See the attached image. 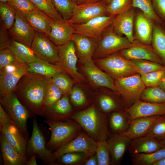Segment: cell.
<instances>
[{
  "instance_id": "6da1fadb",
  "label": "cell",
  "mask_w": 165,
  "mask_h": 165,
  "mask_svg": "<svg viewBox=\"0 0 165 165\" xmlns=\"http://www.w3.org/2000/svg\"><path fill=\"white\" fill-rule=\"evenodd\" d=\"M52 78L28 72L20 79L14 92L34 115L42 116L46 107L45 95Z\"/></svg>"
},
{
  "instance_id": "7a4b0ae2",
  "label": "cell",
  "mask_w": 165,
  "mask_h": 165,
  "mask_svg": "<svg viewBox=\"0 0 165 165\" xmlns=\"http://www.w3.org/2000/svg\"><path fill=\"white\" fill-rule=\"evenodd\" d=\"M107 114L93 104L87 108L74 112L69 119L79 123L82 130L98 142L107 140L112 135L108 129V117Z\"/></svg>"
},
{
  "instance_id": "3957f363",
  "label": "cell",
  "mask_w": 165,
  "mask_h": 165,
  "mask_svg": "<svg viewBox=\"0 0 165 165\" xmlns=\"http://www.w3.org/2000/svg\"><path fill=\"white\" fill-rule=\"evenodd\" d=\"M44 121L49 125L51 132L46 147L53 152L70 142L82 130L79 123L71 119L55 123Z\"/></svg>"
},
{
  "instance_id": "277c9868",
  "label": "cell",
  "mask_w": 165,
  "mask_h": 165,
  "mask_svg": "<svg viewBox=\"0 0 165 165\" xmlns=\"http://www.w3.org/2000/svg\"><path fill=\"white\" fill-rule=\"evenodd\" d=\"M0 104L28 141L27 121L34 115L22 104L14 92L0 97Z\"/></svg>"
},
{
  "instance_id": "5b68a950",
  "label": "cell",
  "mask_w": 165,
  "mask_h": 165,
  "mask_svg": "<svg viewBox=\"0 0 165 165\" xmlns=\"http://www.w3.org/2000/svg\"><path fill=\"white\" fill-rule=\"evenodd\" d=\"M101 70L115 80L139 74L129 60L116 53L94 61Z\"/></svg>"
},
{
  "instance_id": "8992f818",
  "label": "cell",
  "mask_w": 165,
  "mask_h": 165,
  "mask_svg": "<svg viewBox=\"0 0 165 165\" xmlns=\"http://www.w3.org/2000/svg\"><path fill=\"white\" fill-rule=\"evenodd\" d=\"M132 45L127 38L117 33L111 25L101 35L93 57L95 59L105 57L129 48Z\"/></svg>"
},
{
  "instance_id": "52a82bcc",
  "label": "cell",
  "mask_w": 165,
  "mask_h": 165,
  "mask_svg": "<svg viewBox=\"0 0 165 165\" xmlns=\"http://www.w3.org/2000/svg\"><path fill=\"white\" fill-rule=\"evenodd\" d=\"M114 81L117 92L121 95L126 108L130 107L136 101L140 99L143 91L146 87L139 74L116 79Z\"/></svg>"
},
{
  "instance_id": "ba28073f",
  "label": "cell",
  "mask_w": 165,
  "mask_h": 165,
  "mask_svg": "<svg viewBox=\"0 0 165 165\" xmlns=\"http://www.w3.org/2000/svg\"><path fill=\"white\" fill-rule=\"evenodd\" d=\"M44 163L53 165L54 160L53 152L47 148L44 136L35 118L32 121V130L31 138L27 141L26 154L28 160L33 154Z\"/></svg>"
},
{
  "instance_id": "9c48e42d",
  "label": "cell",
  "mask_w": 165,
  "mask_h": 165,
  "mask_svg": "<svg viewBox=\"0 0 165 165\" xmlns=\"http://www.w3.org/2000/svg\"><path fill=\"white\" fill-rule=\"evenodd\" d=\"M27 64L16 61L0 69V97L13 92L19 81L27 72Z\"/></svg>"
},
{
  "instance_id": "30bf717a",
  "label": "cell",
  "mask_w": 165,
  "mask_h": 165,
  "mask_svg": "<svg viewBox=\"0 0 165 165\" xmlns=\"http://www.w3.org/2000/svg\"><path fill=\"white\" fill-rule=\"evenodd\" d=\"M31 49L39 59L60 65L57 46L46 34L36 31Z\"/></svg>"
},
{
  "instance_id": "8fae6325",
  "label": "cell",
  "mask_w": 165,
  "mask_h": 165,
  "mask_svg": "<svg viewBox=\"0 0 165 165\" xmlns=\"http://www.w3.org/2000/svg\"><path fill=\"white\" fill-rule=\"evenodd\" d=\"M97 144V141L82 130L75 138L53 152L54 161L61 155L72 152H83L89 158L96 153Z\"/></svg>"
},
{
  "instance_id": "7c38bea8",
  "label": "cell",
  "mask_w": 165,
  "mask_h": 165,
  "mask_svg": "<svg viewBox=\"0 0 165 165\" xmlns=\"http://www.w3.org/2000/svg\"><path fill=\"white\" fill-rule=\"evenodd\" d=\"M116 16H102L83 23L72 24L75 28V33L87 36L97 42L104 32L112 24Z\"/></svg>"
},
{
  "instance_id": "4fadbf2b",
  "label": "cell",
  "mask_w": 165,
  "mask_h": 165,
  "mask_svg": "<svg viewBox=\"0 0 165 165\" xmlns=\"http://www.w3.org/2000/svg\"><path fill=\"white\" fill-rule=\"evenodd\" d=\"M60 58V64L64 71L76 82H83L84 79L78 72L76 64L78 58L75 44L70 40L65 44L57 46Z\"/></svg>"
},
{
  "instance_id": "5bb4252c",
  "label": "cell",
  "mask_w": 165,
  "mask_h": 165,
  "mask_svg": "<svg viewBox=\"0 0 165 165\" xmlns=\"http://www.w3.org/2000/svg\"><path fill=\"white\" fill-rule=\"evenodd\" d=\"M108 5L104 0L82 5L76 4L73 15L68 20L71 24H81L99 16L108 15Z\"/></svg>"
},
{
  "instance_id": "9a60e30c",
  "label": "cell",
  "mask_w": 165,
  "mask_h": 165,
  "mask_svg": "<svg viewBox=\"0 0 165 165\" xmlns=\"http://www.w3.org/2000/svg\"><path fill=\"white\" fill-rule=\"evenodd\" d=\"M118 53L129 60H148L165 65L162 60L152 46L145 44L135 39L132 42L130 47L122 50Z\"/></svg>"
},
{
  "instance_id": "2e32d148",
  "label": "cell",
  "mask_w": 165,
  "mask_h": 165,
  "mask_svg": "<svg viewBox=\"0 0 165 165\" xmlns=\"http://www.w3.org/2000/svg\"><path fill=\"white\" fill-rule=\"evenodd\" d=\"M9 31L13 39L31 48L36 31L29 24L24 13L16 10L14 23Z\"/></svg>"
},
{
  "instance_id": "e0dca14e",
  "label": "cell",
  "mask_w": 165,
  "mask_h": 165,
  "mask_svg": "<svg viewBox=\"0 0 165 165\" xmlns=\"http://www.w3.org/2000/svg\"><path fill=\"white\" fill-rule=\"evenodd\" d=\"M74 113L69 96H64L55 103L46 107L42 116L47 121L55 123L69 119Z\"/></svg>"
},
{
  "instance_id": "ac0fdd59",
  "label": "cell",
  "mask_w": 165,
  "mask_h": 165,
  "mask_svg": "<svg viewBox=\"0 0 165 165\" xmlns=\"http://www.w3.org/2000/svg\"><path fill=\"white\" fill-rule=\"evenodd\" d=\"M82 69L86 77L94 85L97 87H104L117 92L113 79L100 69L91 59L86 62Z\"/></svg>"
},
{
  "instance_id": "d6986e66",
  "label": "cell",
  "mask_w": 165,
  "mask_h": 165,
  "mask_svg": "<svg viewBox=\"0 0 165 165\" xmlns=\"http://www.w3.org/2000/svg\"><path fill=\"white\" fill-rule=\"evenodd\" d=\"M125 110L131 119L141 117L165 115V103H156L139 99Z\"/></svg>"
},
{
  "instance_id": "ffe728a7",
  "label": "cell",
  "mask_w": 165,
  "mask_h": 165,
  "mask_svg": "<svg viewBox=\"0 0 165 165\" xmlns=\"http://www.w3.org/2000/svg\"><path fill=\"white\" fill-rule=\"evenodd\" d=\"M0 133L7 141L28 161L26 148L28 140L13 121L0 124Z\"/></svg>"
},
{
  "instance_id": "44dd1931",
  "label": "cell",
  "mask_w": 165,
  "mask_h": 165,
  "mask_svg": "<svg viewBox=\"0 0 165 165\" xmlns=\"http://www.w3.org/2000/svg\"><path fill=\"white\" fill-rule=\"evenodd\" d=\"M135 8L116 15L111 25L118 34L127 38L131 42L135 40L134 22L136 14Z\"/></svg>"
},
{
  "instance_id": "7402d4cb",
  "label": "cell",
  "mask_w": 165,
  "mask_h": 165,
  "mask_svg": "<svg viewBox=\"0 0 165 165\" xmlns=\"http://www.w3.org/2000/svg\"><path fill=\"white\" fill-rule=\"evenodd\" d=\"M154 23L141 11L136 13L134 27L135 39L145 44L150 45Z\"/></svg>"
},
{
  "instance_id": "603a6c76",
  "label": "cell",
  "mask_w": 165,
  "mask_h": 165,
  "mask_svg": "<svg viewBox=\"0 0 165 165\" xmlns=\"http://www.w3.org/2000/svg\"><path fill=\"white\" fill-rule=\"evenodd\" d=\"M75 29L68 20L63 19L54 20L48 36L57 46L62 45L71 40Z\"/></svg>"
},
{
  "instance_id": "cb8c5ba5",
  "label": "cell",
  "mask_w": 165,
  "mask_h": 165,
  "mask_svg": "<svg viewBox=\"0 0 165 165\" xmlns=\"http://www.w3.org/2000/svg\"><path fill=\"white\" fill-rule=\"evenodd\" d=\"M132 139L121 134L111 135L107 140L110 152L111 165H119Z\"/></svg>"
},
{
  "instance_id": "d4e9b609",
  "label": "cell",
  "mask_w": 165,
  "mask_h": 165,
  "mask_svg": "<svg viewBox=\"0 0 165 165\" xmlns=\"http://www.w3.org/2000/svg\"><path fill=\"white\" fill-rule=\"evenodd\" d=\"M75 46L79 61L82 64L92 59L97 42L93 39L82 35L74 33L72 38Z\"/></svg>"
},
{
  "instance_id": "484cf974",
  "label": "cell",
  "mask_w": 165,
  "mask_h": 165,
  "mask_svg": "<svg viewBox=\"0 0 165 165\" xmlns=\"http://www.w3.org/2000/svg\"><path fill=\"white\" fill-rule=\"evenodd\" d=\"M160 116L141 117L131 119L127 129L120 134L126 136L132 140L146 136Z\"/></svg>"
},
{
  "instance_id": "4316f807",
  "label": "cell",
  "mask_w": 165,
  "mask_h": 165,
  "mask_svg": "<svg viewBox=\"0 0 165 165\" xmlns=\"http://www.w3.org/2000/svg\"><path fill=\"white\" fill-rule=\"evenodd\" d=\"M163 147L160 141L149 136H145L132 139L128 150L131 156L154 152Z\"/></svg>"
},
{
  "instance_id": "83f0119b",
  "label": "cell",
  "mask_w": 165,
  "mask_h": 165,
  "mask_svg": "<svg viewBox=\"0 0 165 165\" xmlns=\"http://www.w3.org/2000/svg\"><path fill=\"white\" fill-rule=\"evenodd\" d=\"M28 22L36 32L48 35L54 21L42 11L38 10L24 14Z\"/></svg>"
},
{
  "instance_id": "f1b7e54d",
  "label": "cell",
  "mask_w": 165,
  "mask_h": 165,
  "mask_svg": "<svg viewBox=\"0 0 165 165\" xmlns=\"http://www.w3.org/2000/svg\"><path fill=\"white\" fill-rule=\"evenodd\" d=\"M2 155L4 165H26L27 160L6 140L0 133Z\"/></svg>"
},
{
  "instance_id": "f546056e",
  "label": "cell",
  "mask_w": 165,
  "mask_h": 165,
  "mask_svg": "<svg viewBox=\"0 0 165 165\" xmlns=\"http://www.w3.org/2000/svg\"><path fill=\"white\" fill-rule=\"evenodd\" d=\"M108 117L109 126L114 134H120L125 131L131 120L129 115L125 110L112 112Z\"/></svg>"
},
{
  "instance_id": "4dcf8cb0",
  "label": "cell",
  "mask_w": 165,
  "mask_h": 165,
  "mask_svg": "<svg viewBox=\"0 0 165 165\" xmlns=\"http://www.w3.org/2000/svg\"><path fill=\"white\" fill-rule=\"evenodd\" d=\"M99 109L107 114L116 111L125 110L126 108L123 99L108 94H100L96 99Z\"/></svg>"
},
{
  "instance_id": "1f68e13d",
  "label": "cell",
  "mask_w": 165,
  "mask_h": 165,
  "mask_svg": "<svg viewBox=\"0 0 165 165\" xmlns=\"http://www.w3.org/2000/svg\"><path fill=\"white\" fill-rule=\"evenodd\" d=\"M28 72L52 78L63 72H65L61 65L52 64L39 60L27 64Z\"/></svg>"
},
{
  "instance_id": "d6a6232c",
  "label": "cell",
  "mask_w": 165,
  "mask_h": 165,
  "mask_svg": "<svg viewBox=\"0 0 165 165\" xmlns=\"http://www.w3.org/2000/svg\"><path fill=\"white\" fill-rule=\"evenodd\" d=\"M9 48L14 54L16 61L22 63L27 64L40 60L30 48L13 39Z\"/></svg>"
},
{
  "instance_id": "836d02e7",
  "label": "cell",
  "mask_w": 165,
  "mask_h": 165,
  "mask_svg": "<svg viewBox=\"0 0 165 165\" xmlns=\"http://www.w3.org/2000/svg\"><path fill=\"white\" fill-rule=\"evenodd\" d=\"M151 44L165 64V29L160 24H154Z\"/></svg>"
},
{
  "instance_id": "e575fe53",
  "label": "cell",
  "mask_w": 165,
  "mask_h": 165,
  "mask_svg": "<svg viewBox=\"0 0 165 165\" xmlns=\"http://www.w3.org/2000/svg\"><path fill=\"white\" fill-rule=\"evenodd\" d=\"M134 165H154L158 161L165 158V147L151 153H140L131 156Z\"/></svg>"
},
{
  "instance_id": "d590c367",
  "label": "cell",
  "mask_w": 165,
  "mask_h": 165,
  "mask_svg": "<svg viewBox=\"0 0 165 165\" xmlns=\"http://www.w3.org/2000/svg\"><path fill=\"white\" fill-rule=\"evenodd\" d=\"M88 158L83 152H69L60 156L54 161L53 165H84L85 161Z\"/></svg>"
},
{
  "instance_id": "8d00e7d4",
  "label": "cell",
  "mask_w": 165,
  "mask_h": 165,
  "mask_svg": "<svg viewBox=\"0 0 165 165\" xmlns=\"http://www.w3.org/2000/svg\"><path fill=\"white\" fill-rule=\"evenodd\" d=\"M134 8L139 9L147 17L155 23L162 25L163 21L156 13L151 0H132Z\"/></svg>"
},
{
  "instance_id": "74e56055",
  "label": "cell",
  "mask_w": 165,
  "mask_h": 165,
  "mask_svg": "<svg viewBox=\"0 0 165 165\" xmlns=\"http://www.w3.org/2000/svg\"><path fill=\"white\" fill-rule=\"evenodd\" d=\"M140 99L147 102L165 103V91L159 86L146 87Z\"/></svg>"
},
{
  "instance_id": "f35d334b",
  "label": "cell",
  "mask_w": 165,
  "mask_h": 165,
  "mask_svg": "<svg viewBox=\"0 0 165 165\" xmlns=\"http://www.w3.org/2000/svg\"><path fill=\"white\" fill-rule=\"evenodd\" d=\"M0 15L1 24L9 30L15 21V9L7 3L0 2Z\"/></svg>"
},
{
  "instance_id": "ab89813d",
  "label": "cell",
  "mask_w": 165,
  "mask_h": 165,
  "mask_svg": "<svg viewBox=\"0 0 165 165\" xmlns=\"http://www.w3.org/2000/svg\"><path fill=\"white\" fill-rule=\"evenodd\" d=\"M52 1L63 19L69 20L72 18L77 4L72 0H52Z\"/></svg>"
},
{
  "instance_id": "60d3db41",
  "label": "cell",
  "mask_w": 165,
  "mask_h": 165,
  "mask_svg": "<svg viewBox=\"0 0 165 165\" xmlns=\"http://www.w3.org/2000/svg\"><path fill=\"white\" fill-rule=\"evenodd\" d=\"M65 72H61L52 79L53 82L61 91L63 96L69 95L74 83L73 80Z\"/></svg>"
},
{
  "instance_id": "b9f144b4",
  "label": "cell",
  "mask_w": 165,
  "mask_h": 165,
  "mask_svg": "<svg viewBox=\"0 0 165 165\" xmlns=\"http://www.w3.org/2000/svg\"><path fill=\"white\" fill-rule=\"evenodd\" d=\"M140 75L165 69V65L152 61L142 60H130Z\"/></svg>"
},
{
  "instance_id": "7bdbcfd3",
  "label": "cell",
  "mask_w": 165,
  "mask_h": 165,
  "mask_svg": "<svg viewBox=\"0 0 165 165\" xmlns=\"http://www.w3.org/2000/svg\"><path fill=\"white\" fill-rule=\"evenodd\" d=\"M133 8L132 0H112L108 5L107 14L116 16Z\"/></svg>"
},
{
  "instance_id": "ee69618b",
  "label": "cell",
  "mask_w": 165,
  "mask_h": 165,
  "mask_svg": "<svg viewBox=\"0 0 165 165\" xmlns=\"http://www.w3.org/2000/svg\"><path fill=\"white\" fill-rule=\"evenodd\" d=\"M40 10L54 20L62 18L55 8L52 0H30Z\"/></svg>"
},
{
  "instance_id": "f6af8a7d",
  "label": "cell",
  "mask_w": 165,
  "mask_h": 165,
  "mask_svg": "<svg viewBox=\"0 0 165 165\" xmlns=\"http://www.w3.org/2000/svg\"><path fill=\"white\" fill-rule=\"evenodd\" d=\"M146 136L161 141L165 139V115L160 116Z\"/></svg>"
},
{
  "instance_id": "bcb514c9",
  "label": "cell",
  "mask_w": 165,
  "mask_h": 165,
  "mask_svg": "<svg viewBox=\"0 0 165 165\" xmlns=\"http://www.w3.org/2000/svg\"><path fill=\"white\" fill-rule=\"evenodd\" d=\"M63 96L61 91L53 82L52 79L45 91L44 101L46 107L55 103Z\"/></svg>"
},
{
  "instance_id": "7dc6e473",
  "label": "cell",
  "mask_w": 165,
  "mask_h": 165,
  "mask_svg": "<svg viewBox=\"0 0 165 165\" xmlns=\"http://www.w3.org/2000/svg\"><path fill=\"white\" fill-rule=\"evenodd\" d=\"M96 153L98 158V165L111 164V158L107 140L97 142Z\"/></svg>"
},
{
  "instance_id": "c3c4849f",
  "label": "cell",
  "mask_w": 165,
  "mask_h": 165,
  "mask_svg": "<svg viewBox=\"0 0 165 165\" xmlns=\"http://www.w3.org/2000/svg\"><path fill=\"white\" fill-rule=\"evenodd\" d=\"M165 75V69L141 75L146 87L159 86Z\"/></svg>"
},
{
  "instance_id": "681fc988",
  "label": "cell",
  "mask_w": 165,
  "mask_h": 165,
  "mask_svg": "<svg viewBox=\"0 0 165 165\" xmlns=\"http://www.w3.org/2000/svg\"><path fill=\"white\" fill-rule=\"evenodd\" d=\"M69 96L71 102L76 108L85 106L88 102L84 92L77 86L73 87Z\"/></svg>"
},
{
  "instance_id": "f907efd6",
  "label": "cell",
  "mask_w": 165,
  "mask_h": 165,
  "mask_svg": "<svg viewBox=\"0 0 165 165\" xmlns=\"http://www.w3.org/2000/svg\"><path fill=\"white\" fill-rule=\"evenodd\" d=\"M7 3L24 14L40 10L30 0H9Z\"/></svg>"
},
{
  "instance_id": "816d5d0a",
  "label": "cell",
  "mask_w": 165,
  "mask_h": 165,
  "mask_svg": "<svg viewBox=\"0 0 165 165\" xmlns=\"http://www.w3.org/2000/svg\"><path fill=\"white\" fill-rule=\"evenodd\" d=\"M16 61V57L9 48L0 50V69Z\"/></svg>"
},
{
  "instance_id": "f5cc1de1",
  "label": "cell",
  "mask_w": 165,
  "mask_h": 165,
  "mask_svg": "<svg viewBox=\"0 0 165 165\" xmlns=\"http://www.w3.org/2000/svg\"><path fill=\"white\" fill-rule=\"evenodd\" d=\"M11 38L9 30L0 23V50L9 48L13 39Z\"/></svg>"
},
{
  "instance_id": "db71d44e",
  "label": "cell",
  "mask_w": 165,
  "mask_h": 165,
  "mask_svg": "<svg viewBox=\"0 0 165 165\" xmlns=\"http://www.w3.org/2000/svg\"><path fill=\"white\" fill-rule=\"evenodd\" d=\"M154 9L158 16L165 20V0H151Z\"/></svg>"
},
{
  "instance_id": "11a10c76",
  "label": "cell",
  "mask_w": 165,
  "mask_h": 165,
  "mask_svg": "<svg viewBox=\"0 0 165 165\" xmlns=\"http://www.w3.org/2000/svg\"><path fill=\"white\" fill-rule=\"evenodd\" d=\"M13 121L0 104V124Z\"/></svg>"
},
{
  "instance_id": "9f6ffc18",
  "label": "cell",
  "mask_w": 165,
  "mask_h": 165,
  "mask_svg": "<svg viewBox=\"0 0 165 165\" xmlns=\"http://www.w3.org/2000/svg\"><path fill=\"white\" fill-rule=\"evenodd\" d=\"M84 165H98V162L96 153L87 159L85 161Z\"/></svg>"
},
{
  "instance_id": "6f0895ef",
  "label": "cell",
  "mask_w": 165,
  "mask_h": 165,
  "mask_svg": "<svg viewBox=\"0 0 165 165\" xmlns=\"http://www.w3.org/2000/svg\"><path fill=\"white\" fill-rule=\"evenodd\" d=\"M37 157L36 154H34L29 157L27 162L26 165H37L36 158Z\"/></svg>"
},
{
  "instance_id": "680465c9",
  "label": "cell",
  "mask_w": 165,
  "mask_h": 165,
  "mask_svg": "<svg viewBox=\"0 0 165 165\" xmlns=\"http://www.w3.org/2000/svg\"><path fill=\"white\" fill-rule=\"evenodd\" d=\"M103 0H77V5H82L84 4L95 2Z\"/></svg>"
},
{
  "instance_id": "91938a15",
  "label": "cell",
  "mask_w": 165,
  "mask_h": 165,
  "mask_svg": "<svg viewBox=\"0 0 165 165\" xmlns=\"http://www.w3.org/2000/svg\"><path fill=\"white\" fill-rule=\"evenodd\" d=\"M159 86L165 91V75L163 78Z\"/></svg>"
},
{
  "instance_id": "94428289",
  "label": "cell",
  "mask_w": 165,
  "mask_h": 165,
  "mask_svg": "<svg viewBox=\"0 0 165 165\" xmlns=\"http://www.w3.org/2000/svg\"><path fill=\"white\" fill-rule=\"evenodd\" d=\"M154 165H165V158L156 162Z\"/></svg>"
},
{
  "instance_id": "6125c7cd",
  "label": "cell",
  "mask_w": 165,
  "mask_h": 165,
  "mask_svg": "<svg viewBox=\"0 0 165 165\" xmlns=\"http://www.w3.org/2000/svg\"><path fill=\"white\" fill-rule=\"evenodd\" d=\"M161 144L163 146L165 147V139L164 140L160 141Z\"/></svg>"
},
{
  "instance_id": "be15d7a7",
  "label": "cell",
  "mask_w": 165,
  "mask_h": 165,
  "mask_svg": "<svg viewBox=\"0 0 165 165\" xmlns=\"http://www.w3.org/2000/svg\"><path fill=\"white\" fill-rule=\"evenodd\" d=\"M9 0H0V2L3 3H7Z\"/></svg>"
},
{
  "instance_id": "e7e4bbea",
  "label": "cell",
  "mask_w": 165,
  "mask_h": 165,
  "mask_svg": "<svg viewBox=\"0 0 165 165\" xmlns=\"http://www.w3.org/2000/svg\"><path fill=\"white\" fill-rule=\"evenodd\" d=\"M105 2L108 5L112 0H104Z\"/></svg>"
},
{
  "instance_id": "03108f58",
  "label": "cell",
  "mask_w": 165,
  "mask_h": 165,
  "mask_svg": "<svg viewBox=\"0 0 165 165\" xmlns=\"http://www.w3.org/2000/svg\"><path fill=\"white\" fill-rule=\"evenodd\" d=\"M162 25L163 27L165 29V20H164V21L163 22Z\"/></svg>"
},
{
  "instance_id": "003e7915",
  "label": "cell",
  "mask_w": 165,
  "mask_h": 165,
  "mask_svg": "<svg viewBox=\"0 0 165 165\" xmlns=\"http://www.w3.org/2000/svg\"><path fill=\"white\" fill-rule=\"evenodd\" d=\"M72 1L76 4H77V0H72Z\"/></svg>"
}]
</instances>
